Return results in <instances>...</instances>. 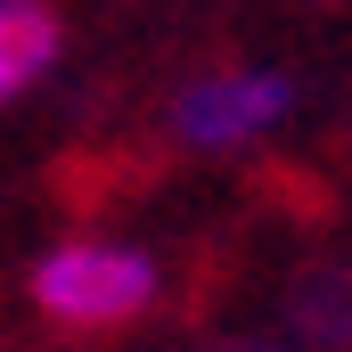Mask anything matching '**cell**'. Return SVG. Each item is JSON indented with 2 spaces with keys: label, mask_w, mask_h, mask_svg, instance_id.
Here are the masks:
<instances>
[{
  "label": "cell",
  "mask_w": 352,
  "mask_h": 352,
  "mask_svg": "<svg viewBox=\"0 0 352 352\" xmlns=\"http://www.w3.org/2000/svg\"><path fill=\"white\" fill-rule=\"evenodd\" d=\"M156 287H164L156 254L115 246V238H74L33 263V303L66 328H123L156 303Z\"/></svg>",
  "instance_id": "cell-1"
},
{
  "label": "cell",
  "mask_w": 352,
  "mask_h": 352,
  "mask_svg": "<svg viewBox=\"0 0 352 352\" xmlns=\"http://www.w3.org/2000/svg\"><path fill=\"white\" fill-rule=\"evenodd\" d=\"M287 107H295L287 74H270V66H221V74H197L173 98V131L188 148H246V140H263V131L287 123Z\"/></svg>",
  "instance_id": "cell-2"
},
{
  "label": "cell",
  "mask_w": 352,
  "mask_h": 352,
  "mask_svg": "<svg viewBox=\"0 0 352 352\" xmlns=\"http://www.w3.org/2000/svg\"><path fill=\"white\" fill-rule=\"evenodd\" d=\"M58 66V8L50 0H0V107L25 98Z\"/></svg>",
  "instance_id": "cell-3"
},
{
  "label": "cell",
  "mask_w": 352,
  "mask_h": 352,
  "mask_svg": "<svg viewBox=\"0 0 352 352\" xmlns=\"http://www.w3.org/2000/svg\"><path fill=\"white\" fill-rule=\"evenodd\" d=\"M213 352H287V344H213Z\"/></svg>",
  "instance_id": "cell-4"
}]
</instances>
